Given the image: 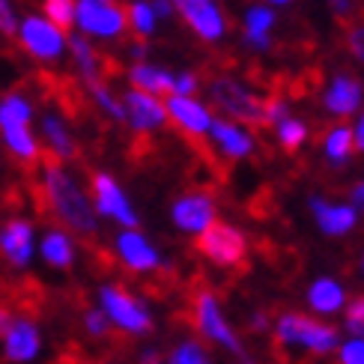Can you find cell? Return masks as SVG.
Listing matches in <instances>:
<instances>
[{"label":"cell","instance_id":"obj_15","mask_svg":"<svg viewBox=\"0 0 364 364\" xmlns=\"http://www.w3.org/2000/svg\"><path fill=\"white\" fill-rule=\"evenodd\" d=\"M119 99H123V108H126V126L134 134H153V132L168 126L164 99L141 93V90H132V87Z\"/></svg>","mask_w":364,"mask_h":364},{"label":"cell","instance_id":"obj_45","mask_svg":"<svg viewBox=\"0 0 364 364\" xmlns=\"http://www.w3.org/2000/svg\"><path fill=\"white\" fill-rule=\"evenodd\" d=\"M12 326V314L6 308H0V338H6V331Z\"/></svg>","mask_w":364,"mask_h":364},{"label":"cell","instance_id":"obj_26","mask_svg":"<svg viewBox=\"0 0 364 364\" xmlns=\"http://www.w3.org/2000/svg\"><path fill=\"white\" fill-rule=\"evenodd\" d=\"M308 305L316 314H338L346 308V290L335 278H316L308 287Z\"/></svg>","mask_w":364,"mask_h":364},{"label":"cell","instance_id":"obj_10","mask_svg":"<svg viewBox=\"0 0 364 364\" xmlns=\"http://www.w3.org/2000/svg\"><path fill=\"white\" fill-rule=\"evenodd\" d=\"M171 4L173 12L200 42L215 45L227 36V15L218 0H171Z\"/></svg>","mask_w":364,"mask_h":364},{"label":"cell","instance_id":"obj_3","mask_svg":"<svg viewBox=\"0 0 364 364\" xmlns=\"http://www.w3.org/2000/svg\"><path fill=\"white\" fill-rule=\"evenodd\" d=\"M206 93L224 119H233V123H242L248 129L263 126L266 99L251 84L236 78V75H215V78H209Z\"/></svg>","mask_w":364,"mask_h":364},{"label":"cell","instance_id":"obj_49","mask_svg":"<svg viewBox=\"0 0 364 364\" xmlns=\"http://www.w3.org/2000/svg\"><path fill=\"white\" fill-rule=\"evenodd\" d=\"M361 275H364V257H361Z\"/></svg>","mask_w":364,"mask_h":364},{"label":"cell","instance_id":"obj_8","mask_svg":"<svg viewBox=\"0 0 364 364\" xmlns=\"http://www.w3.org/2000/svg\"><path fill=\"white\" fill-rule=\"evenodd\" d=\"M99 308L108 316V323L117 326L126 335H146L153 328L149 311L134 299L129 290H123L119 284H105L99 290Z\"/></svg>","mask_w":364,"mask_h":364},{"label":"cell","instance_id":"obj_1","mask_svg":"<svg viewBox=\"0 0 364 364\" xmlns=\"http://www.w3.org/2000/svg\"><path fill=\"white\" fill-rule=\"evenodd\" d=\"M39 182H42L45 203H48L51 215L60 221L63 230H75L81 236H96L99 215L93 209V200H90V191L81 186V179L75 176L66 164H60L54 159L42 161Z\"/></svg>","mask_w":364,"mask_h":364},{"label":"cell","instance_id":"obj_40","mask_svg":"<svg viewBox=\"0 0 364 364\" xmlns=\"http://www.w3.org/2000/svg\"><path fill=\"white\" fill-rule=\"evenodd\" d=\"M353 141H355V153L364 156V108L355 114V123H353Z\"/></svg>","mask_w":364,"mask_h":364},{"label":"cell","instance_id":"obj_13","mask_svg":"<svg viewBox=\"0 0 364 364\" xmlns=\"http://www.w3.org/2000/svg\"><path fill=\"white\" fill-rule=\"evenodd\" d=\"M323 108L328 117H335L338 123L355 117L364 108V81L355 78L353 72L338 69L328 78V84L323 87Z\"/></svg>","mask_w":364,"mask_h":364},{"label":"cell","instance_id":"obj_17","mask_svg":"<svg viewBox=\"0 0 364 364\" xmlns=\"http://www.w3.org/2000/svg\"><path fill=\"white\" fill-rule=\"evenodd\" d=\"M209 144L218 149L224 159L230 161H242V159H251L257 153V138L248 126L233 123V119H224L215 117V123L209 129Z\"/></svg>","mask_w":364,"mask_h":364},{"label":"cell","instance_id":"obj_12","mask_svg":"<svg viewBox=\"0 0 364 364\" xmlns=\"http://www.w3.org/2000/svg\"><path fill=\"white\" fill-rule=\"evenodd\" d=\"M171 218L176 224V230L200 236L218 221V203H215V197L206 191H186L173 200Z\"/></svg>","mask_w":364,"mask_h":364},{"label":"cell","instance_id":"obj_33","mask_svg":"<svg viewBox=\"0 0 364 364\" xmlns=\"http://www.w3.org/2000/svg\"><path fill=\"white\" fill-rule=\"evenodd\" d=\"M343 45H346V51H350V57L355 60V63L364 66V21H355V24L346 27Z\"/></svg>","mask_w":364,"mask_h":364},{"label":"cell","instance_id":"obj_24","mask_svg":"<svg viewBox=\"0 0 364 364\" xmlns=\"http://www.w3.org/2000/svg\"><path fill=\"white\" fill-rule=\"evenodd\" d=\"M66 54L72 57V66L84 84L102 78V54H99V48H93V42L87 36L69 33V51Z\"/></svg>","mask_w":364,"mask_h":364},{"label":"cell","instance_id":"obj_44","mask_svg":"<svg viewBox=\"0 0 364 364\" xmlns=\"http://www.w3.org/2000/svg\"><path fill=\"white\" fill-rule=\"evenodd\" d=\"M350 203H353L355 209H364V179H358L355 186H353V191H350Z\"/></svg>","mask_w":364,"mask_h":364},{"label":"cell","instance_id":"obj_4","mask_svg":"<svg viewBox=\"0 0 364 364\" xmlns=\"http://www.w3.org/2000/svg\"><path fill=\"white\" fill-rule=\"evenodd\" d=\"M126 30V6L119 0H75V33L90 42H117Z\"/></svg>","mask_w":364,"mask_h":364},{"label":"cell","instance_id":"obj_27","mask_svg":"<svg viewBox=\"0 0 364 364\" xmlns=\"http://www.w3.org/2000/svg\"><path fill=\"white\" fill-rule=\"evenodd\" d=\"M87 87V96L93 99V105L105 114L111 117L114 123H126V108H123V99H119V93H114V87H108L102 78L99 81H90L84 84Z\"/></svg>","mask_w":364,"mask_h":364},{"label":"cell","instance_id":"obj_11","mask_svg":"<svg viewBox=\"0 0 364 364\" xmlns=\"http://www.w3.org/2000/svg\"><path fill=\"white\" fill-rule=\"evenodd\" d=\"M191 311H194V326L203 338H209L212 343H218L230 353L242 350V343L233 335V328H230V323H227V316H224V311H221L218 299L212 290H197L194 299H191Z\"/></svg>","mask_w":364,"mask_h":364},{"label":"cell","instance_id":"obj_2","mask_svg":"<svg viewBox=\"0 0 364 364\" xmlns=\"http://www.w3.org/2000/svg\"><path fill=\"white\" fill-rule=\"evenodd\" d=\"M33 114L36 108L24 90H9L0 96V141L21 164H36L42 156L39 134L33 132Z\"/></svg>","mask_w":364,"mask_h":364},{"label":"cell","instance_id":"obj_30","mask_svg":"<svg viewBox=\"0 0 364 364\" xmlns=\"http://www.w3.org/2000/svg\"><path fill=\"white\" fill-rule=\"evenodd\" d=\"M278 24V12L263 4H251L242 15V33H257V36H272Z\"/></svg>","mask_w":364,"mask_h":364},{"label":"cell","instance_id":"obj_28","mask_svg":"<svg viewBox=\"0 0 364 364\" xmlns=\"http://www.w3.org/2000/svg\"><path fill=\"white\" fill-rule=\"evenodd\" d=\"M126 24L129 30L138 39H149V36H156V30H159V18H156V12H153V4L149 0H132V4L126 6Z\"/></svg>","mask_w":364,"mask_h":364},{"label":"cell","instance_id":"obj_42","mask_svg":"<svg viewBox=\"0 0 364 364\" xmlns=\"http://www.w3.org/2000/svg\"><path fill=\"white\" fill-rule=\"evenodd\" d=\"M146 54H149V45H146L144 39H134V42L129 45V57H132V63H144Z\"/></svg>","mask_w":364,"mask_h":364},{"label":"cell","instance_id":"obj_21","mask_svg":"<svg viewBox=\"0 0 364 364\" xmlns=\"http://www.w3.org/2000/svg\"><path fill=\"white\" fill-rule=\"evenodd\" d=\"M126 78L132 84V90H141V93H149V96H159V99H168L173 93V72L164 69L159 63H132L126 69Z\"/></svg>","mask_w":364,"mask_h":364},{"label":"cell","instance_id":"obj_22","mask_svg":"<svg viewBox=\"0 0 364 364\" xmlns=\"http://www.w3.org/2000/svg\"><path fill=\"white\" fill-rule=\"evenodd\" d=\"M39 328L33 326V320H27V316H18V320H12L9 331H6V358L9 361H30L39 355Z\"/></svg>","mask_w":364,"mask_h":364},{"label":"cell","instance_id":"obj_23","mask_svg":"<svg viewBox=\"0 0 364 364\" xmlns=\"http://www.w3.org/2000/svg\"><path fill=\"white\" fill-rule=\"evenodd\" d=\"M320 149H323V159L331 164V168H346L355 156V141H353V126L346 123H335L328 126L323 141H320Z\"/></svg>","mask_w":364,"mask_h":364},{"label":"cell","instance_id":"obj_5","mask_svg":"<svg viewBox=\"0 0 364 364\" xmlns=\"http://www.w3.org/2000/svg\"><path fill=\"white\" fill-rule=\"evenodd\" d=\"M15 39H18V48L36 63H60L69 51V33L51 24L42 12H27L18 21Z\"/></svg>","mask_w":364,"mask_h":364},{"label":"cell","instance_id":"obj_37","mask_svg":"<svg viewBox=\"0 0 364 364\" xmlns=\"http://www.w3.org/2000/svg\"><path fill=\"white\" fill-rule=\"evenodd\" d=\"M18 12H15L12 0H0V36H15L18 30Z\"/></svg>","mask_w":364,"mask_h":364},{"label":"cell","instance_id":"obj_32","mask_svg":"<svg viewBox=\"0 0 364 364\" xmlns=\"http://www.w3.org/2000/svg\"><path fill=\"white\" fill-rule=\"evenodd\" d=\"M164 364H209V355L197 341H182L176 350L164 358Z\"/></svg>","mask_w":364,"mask_h":364},{"label":"cell","instance_id":"obj_14","mask_svg":"<svg viewBox=\"0 0 364 364\" xmlns=\"http://www.w3.org/2000/svg\"><path fill=\"white\" fill-rule=\"evenodd\" d=\"M164 111H168V123H173L188 138H209V129L215 123L212 105L197 96H168Z\"/></svg>","mask_w":364,"mask_h":364},{"label":"cell","instance_id":"obj_20","mask_svg":"<svg viewBox=\"0 0 364 364\" xmlns=\"http://www.w3.org/2000/svg\"><path fill=\"white\" fill-rule=\"evenodd\" d=\"M0 254L9 260V266L24 269L33 260V224L27 218H9L0 227Z\"/></svg>","mask_w":364,"mask_h":364},{"label":"cell","instance_id":"obj_7","mask_svg":"<svg viewBox=\"0 0 364 364\" xmlns=\"http://www.w3.org/2000/svg\"><path fill=\"white\" fill-rule=\"evenodd\" d=\"M90 200H93L96 215L117 221L123 230H138V212H134L126 188L108 173V171H93L90 173Z\"/></svg>","mask_w":364,"mask_h":364},{"label":"cell","instance_id":"obj_38","mask_svg":"<svg viewBox=\"0 0 364 364\" xmlns=\"http://www.w3.org/2000/svg\"><path fill=\"white\" fill-rule=\"evenodd\" d=\"M84 326H87V331L93 338H105V335H108V328H111L108 316H105L102 311H87L84 314Z\"/></svg>","mask_w":364,"mask_h":364},{"label":"cell","instance_id":"obj_16","mask_svg":"<svg viewBox=\"0 0 364 364\" xmlns=\"http://www.w3.org/2000/svg\"><path fill=\"white\" fill-rule=\"evenodd\" d=\"M39 144H42V149H48V156L60 164L78 159V138L72 134L66 117L54 108L42 111V117H39Z\"/></svg>","mask_w":364,"mask_h":364},{"label":"cell","instance_id":"obj_39","mask_svg":"<svg viewBox=\"0 0 364 364\" xmlns=\"http://www.w3.org/2000/svg\"><path fill=\"white\" fill-rule=\"evenodd\" d=\"M341 364H364V338H353L343 343Z\"/></svg>","mask_w":364,"mask_h":364},{"label":"cell","instance_id":"obj_43","mask_svg":"<svg viewBox=\"0 0 364 364\" xmlns=\"http://www.w3.org/2000/svg\"><path fill=\"white\" fill-rule=\"evenodd\" d=\"M149 4H153V12H156V18H159V21H164V18H171V15H176L171 0H149Z\"/></svg>","mask_w":364,"mask_h":364},{"label":"cell","instance_id":"obj_35","mask_svg":"<svg viewBox=\"0 0 364 364\" xmlns=\"http://www.w3.org/2000/svg\"><path fill=\"white\" fill-rule=\"evenodd\" d=\"M200 90V75L191 69H179L173 72V93L171 96H197Z\"/></svg>","mask_w":364,"mask_h":364},{"label":"cell","instance_id":"obj_29","mask_svg":"<svg viewBox=\"0 0 364 364\" xmlns=\"http://www.w3.org/2000/svg\"><path fill=\"white\" fill-rule=\"evenodd\" d=\"M275 138H278V144H281L284 153H299V149L308 144L311 129H308L305 119H299V117H287L284 123H278V126H275Z\"/></svg>","mask_w":364,"mask_h":364},{"label":"cell","instance_id":"obj_36","mask_svg":"<svg viewBox=\"0 0 364 364\" xmlns=\"http://www.w3.org/2000/svg\"><path fill=\"white\" fill-rule=\"evenodd\" d=\"M343 314H346V328L353 331V338H364V296H355L343 308Z\"/></svg>","mask_w":364,"mask_h":364},{"label":"cell","instance_id":"obj_48","mask_svg":"<svg viewBox=\"0 0 364 364\" xmlns=\"http://www.w3.org/2000/svg\"><path fill=\"white\" fill-rule=\"evenodd\" d=\"M257 4H263V6H272V9H278V6H290L293 0H257Z\"/></svg>","mask_w":364,"mask_h":364},{"label":"cell","instance_id":"obj_47","mask_svg":"<svg viewBox=\"0 0 364 364\" xmlns=\"http://www.w3.org/2000/svg\"><path fill=\"white\" fill-rule=\"evenodd\" d=\"M141 364H161V358H159V353H156V350H146V353H144V358H141Z\"/></svg>","mask_w":364,"mask_h":364},{"label":"cell","instance_id":"obj_41","mask_svg":"<svg viewBox=\"0 0 364 364\" xmlns=\"http://www.w3.org/2000/svg\"><path fill=\"white\" fill-rule=\"evenodd\" d=\"M326 4H328V9H331V12L338 15V18H350L353 9H355L353 0H326Z\"/></svg>","mask_w":364,"mask_h":364},{"label":"cell","instance_id":"obj_18","mask_svg":"<svg viewBox=\"0 0 364 364\" xmlns=\"http://www.w3.org/2000/svg\"><path fill=\"white\" fill-rule=\"evenodd\" d=\"M117 257L129 272H138V275H146V272H156L161 266V254L159 248L149 242L141 230H119L117 233Z\"/></svg>","mask_w":364,"mask_h":364},{"label":"cell","instance_id":"obj_46","mask_svg":"<svg viewBox=\"0 0 364 364\" xmlns=\"http://www.w3.org/2000/svg\"><path fill=\"white\" fill-rule=\"evenodd\" d=\"M266 326H269L266 314H254V316H251V328H254V331H263Z\"/></svg>","mask_w":364,"mask_h":364},{"label":"cell","instance_id":"obj_25","mask_svg":"<svg viewBox=\"0 0 364 364\" xmlns=\"http://www.w3.org/2000/svg\"><path fill=\"white\" fill-rule=\"evenodd\" d=\"M39 254L51 269H72L75 263V242L63 227H51L39 239Z\"/></svg>","mask_w":364,"mask_h":364},{"label":"cell","instance_id":"obj_6","mask_svg":"<svg viewBox=\"0 0 364 364\" xmlns=\"http://www.w3.org/2000/svg\"><path fill=\"white\" fill-rule=\"evenodd\" d=\"M275 338L281 346H301L308 353L316 355H326L338 346V331L326 326V323H316L305 314H284L281 320L275 323Z\"/></svg>","mask_w":364,"mask_h":364},{"label":"cell","instance_id":"obj_9","mask_svg":"<svg viewBox=\"0 0 364 364\" xmlns=\"http://www.w3.org/2000/svg\"><path fill=\"white\" fill-rule=\"evenodd\" d=\"M197 251L221 269H236L248 257V236L233 224L215 221L206 233L197 236Z\"/></svg>","mask_w":364,"mask_h":364},{"label":"cell","instance_id":"obj_31","mask_svg":"<svg viewBox=\"0 0 364 364\" xmlns=\"http://www.w3.org/2000/svg\"><path fill=\"white\" fill-rule=\"evenodd\" d=\"M42 15L60 30L75 27V0H42Z\"/></svg>","mask_w":364,"mask_h":364},{"label":"cell","instance_id":"obj_34","mask_svg":"<svg viewBox=\"0 0 364 364\" xmlns=\"http://www.w3.org/2000/svg\"><path fill=\"white\" fill-rule=\"evenodd\" d=\"M287 117H293V114H290V102L281 99V96L266 99V108H263V126H272V129H275L278 123H284Z\"/></svg>","mask_w":364,"mask_h":364},{"label":"cell","instance_id":"obj_19","mask_svg":"<svg viewBox=\"0 0 364 364\" xmlns=\"http://www.w3.org/2000/svg\"><path fill=\"white\" fill-rule=\"evenodd\" d=\"M308 209H311L316 227H320V233L335 236V239L353 233L358 224V209L353 203H331L323 194L308 197Z\"/></svg>","mask_w":364,"mask_h":364}]
</instances>
